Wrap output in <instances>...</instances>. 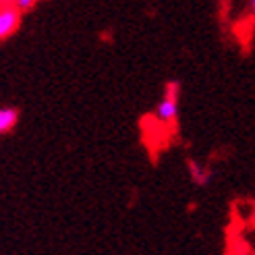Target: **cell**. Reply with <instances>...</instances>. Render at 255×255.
<instances>
[{
	"label": "cell",
	"instance_id": "obj_2",
	"mask_svg": "<svg viewBox=\"0 0 255 255\" xmlns=\"http://www.w3.org/2000/svg\"><path fill=\"white\" fill-rule=\"evenodd\" d=\"M23 21V12L15 4H0V42H6L12 37Z\"/></svg>",
	"mask_w": 255,
	"mask_h": 255
},
{
	"label": "cell",
	"instance_id": "obj_6",
	"mask_svg": "<svg viewBox=\"0 0 255 255\" xmlns=\"http://www.w3.org/2000/svg\"><path fill=\"white\" fill-rule=\"evenodd\" d=\"M247 4H249V17L255 23V0H247Z\"/></svg>",
	"mask_w": 255,
	"mask_h": 255
},
{
	"label": "cell",
	"instance_id": "obj_1",
	"mask_svg": "<svg viewBox=\"0 0 255 255\" xmlns=\"http://www.w3.org/2000/svg\"><path fill=\"white\" fill-rule=\"evenodd\" d=\"M178 112H181V83L172 79L164 83V92H162L160 102L156 104L154 119L160 125L170 127V125H176Z\"/></svg>",
	"mask_w": 255,
	"mask_h": 255
},
{
	"label": "cell",
	"instance_id": "obj_3",
	"mask_svg": "<svg viewBox=\"0 0 255 255\" xmlns=\"http://www.w3.org/2000/svg\"><path fill=\"white\" fill-rule=\"evenodd\" d=\"M187 174L195 187H210L214 181V170L195 158H187Z\"/></svg>",
	"mask_w": 255,
	"mask_h": 255
},
{
	"label": "cell",
	"instance_id": "obj_7",
	"mask_svg": "<svg viewBox=\"0 0 255 255\" xmlns=\"http://www.w3.org/2000/svg\"><path fill=\"white\" fill-rule=\"evenodd\" d=\"M0 4H15V0H0Z\"/></svg>",
	"mask_w": 255,
	"mask_h": 255
},
{
	"label": "cell",
	"instance_id": "obj_4",
	"mask_svg": "<svg viewBox=\"0 0 255 255\" xmlns=\"http://www.w3.org/2000/svg\"><path fill=\"white\" fill-rule=\"evenodd\" d=\"M21 121V112L15 106H0V137L10 135Z\"/></svg>",
	"mask_w": 255,
	"mask_h": 255
},
{
	"label": "cell",
	"instance_id": "obj_8",
	"mask_svg": "<svg viewBox=\"0 0 255 255\" xmlns=\"http://www.w3.org/2000/svg\"><path fill=\"white\" fill-rule=\"evenodd\" d=\"M239 255H249V253H239Z\"/></svg>",
	"mask_w": 255,
	"mask_h": 255
},
{
	"label": "cell",
	"instance_id": "obj_5",
	"mask_svg": "<svg viewBox=\"0 0 255 255\" xmlns=\"http://www.w3.org/2000/svg\"><path fill=\"white\" fill-rule=\"evenodd\" d=\"M37 2H40V0H15V6L23 12H29V10H33L35 6H37Z\"/></svg>",
	"mask_w": 255,
	"mask_h": 255
}]
</instances>
